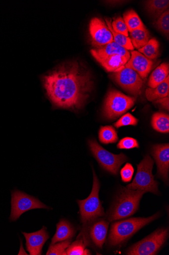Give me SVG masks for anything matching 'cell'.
<instances>
[{
	"instance_id": "6da1fadb",
	"label": "cell",
	"mask_w": 169,
	"mask_h": 255,
	"mask_svg": "<svg viewBox=\"0 0 169 255\" xmlns=\"http://www.w3.org/2000/svg\"><path fill=\"white\" fill-rule=\"evenodd\" d=\"M42 82L55 107L74 111L84 107L94 84L90 72L78 61L58 66L43 76Z\"/></svg>"
},
{
	"instance_id": "7a4b0ae2",
	"label": "cell",
	"mask_w": 169,
	"mask_h": 255,
	"mask_svg": "<svg viewBox=\"0 0 169 255\" xmlns=\"http://www.w3.org/2000/svg\"><path fill=\"white\" fill-rule=\"evenodd\" d=\"M144 191L123 188L108 214L109 222L123 219L133 215L138 210Z\"/></svg>"
},
{
	"instance_id": "3957f363",
	"label": "cell",
	"mask_w": 169,
	"mask_h": 255,
	"mask_svg": "<svg viewBox=\"0 0 169 255\" xmlns=\"http://www.w3.org/2000/svg\"><path fill=\"white\" fill-rule=\"evenodd\" d=\"M160 214L149 218H131L113 223L111 226L108 243L111 246L120 245L140 229L159 218Z\"/></svg>"
},
{
	"instance_id": "277c9868",
	"label": "cell",
	"mask_w": 169,
	"mask_h": 255,
	"mask_svg": "<svg viewBox=\"0 0 169 255\" xmlns=\"http://www.w3.org/2000/svg\"><path fill=\"white\" fill-rule=\"evenodd\" d=\"M93 183L90 195L85 200L77 201L80 208L81 223L84 225L89 224L105 215L99 198L100 183L93 169Z\"/></svg>"
},
{
	"instance_id": "5b68a950",
	"label": "cell",
	"mask_w": 169,
	"mask_h": 255,
	"mask_svg": "<svg viewBox=\"0 0 169 255\" xmlns=\"http://www.w3.org/2000/svg\"><path fill=\"white\" fill-rule=\"evenodd\" d=\"M154 161L149 155L145 156L137 165V172L133 182L126 188L145 192L159 194L158 182L152 174Z\"/></svg>"
},
{
	"instance_id": "8992f818",
	"label": "cell",
	"mask_w": 169,
	"mask_h": 255,
	"mask_svg": "<svg viewBox=\"0 0 169 255\" xmlns=\"http://www.w3.org/2000/svg\"><path fill=\"white\" fill-rule=\"evenodd\" d=\"M135 99L127 96L122 92L114 89L108 93L104 107L105 117L110 120L119 118L134 105Z\"/></svg>"
},
{
	"instance_id": "52a82bcc",
	"label": "cell",
	"mask_w": 169,
	"mask_h": 255,
	"mask_svg": "<svg viewBox=\"0 0 169 255\" xmlns=\"http://www.w3.org/2000/svg\"><path fill=\"white\" fill-rule=\"evenodd\" d=\"M88 144L92 154L101 166L112 174L117 175L120 166L128 159L123 153L116 155L109 152L102 147L95 139L89 140Z\"/></svg>"
},
{
	"instance_id": "ba28073f",
	"label": "cell",
	"mask_w": 169,
	"mask_h": 255,
	"mask_svg": "<svg viewBox=\"0 0 169 255\" xmlns=\"http://www.w3.org/2000/svg\"><path fill=\"white\" fill-rule=\"evenodd\" d=\"M168 236V228L158 229L151 235L132 246L128 250L127 255H156L166 242Z\"/></svg>"
},
{
	"instance_id": "9c48e42d",
	"label": "cell",
	"mask_w": 169,
	"mask_h": 255,
	"mask_svg": "<svg viewBox=\"0 0 169 255\" xmlns=\"http://www.w3.org/2000/svg\"><path fill=\"white\" fill-rule=\"evenodd\" d=\"M50 210L51 208L43 204L37 198L15 190L12 192L11 212L10 220L16 221L24 213L35 209Z\"/></svg>"
},
{
	"instance_id": "30bf717a",
	"label": "cell",
	"mask_w": 169,
	"mask_h": 255,
	"mask_svg": "<svg viewBox=\"0 0 169 255\" xmlns=\"http://www.w3.org/2000/svg\"><path fill=\"white\" fill-rule=\"evenodd\" d=\"M110 77L130 94L135 96L141 95L143 85V81L133 69L125 67L119 72L113 73Z\"/></svg>"
},
{
	"instance_id": "8fae6325",
	"label": "cell",
	"mask_w": 169,
	"mask_h": 255,
	"mask_svg": "<svg viewBox=\"0 0 169 255\" xmlns=\"http://www.w3.org/2000/svg\"><path fill=\"white\" fill-rule=\"evenodd\" d=\"M89 32L92 44L96 48L113 41V36L106 22L99 17L91 20Z\"/></svg>"
},
{
	"instance_id": "7c38bea8",
	"label": "cell",
	"mask_w": 169,
	"mask_h": 255,
	"mask_svg": "<svg viewBox=\"0 0 169 255\" xmlns=\"http://www.w3.org/2000/svg\"><path fill=\"white\" fill-rule=\"evenodd\" d=\"M131 54L130 58L125 67L133 69L142 79L147 78L152 70L153 61L138 51H132Z\"/></svg>"
},
{
	"instance_id": "4fadbf2b",
	"label": "cell",
	"mask_w": 169,
	"mask_h": 255,
	"mask_svg": "<svg viewBox=\"0 0 169 255\" xmlns=\"http://www.w3.org/2000/svg\"><path fill=\"white\" fill-rule=\"evenodd\" d=\"M152 154L156 161L158 174L165 181H167L169 170V144L154 145L152 148Z\"/></svg>"
},
{
	"instance_id": "5bb4252c",
	"label": "cell",
	"mask_w": 169,
	"mask_h": 255,
	"mask_svg": "<svg viewBox=\"0 0 169 255\" xmlns=\"http://www.w3.org/2000/svg\"><path fill=\"white\" fill-rule=\"evenodd\" d=\"M26 240V248L31 255H40L42 248L50 239V235L44 226L35 233L27 234L22 233Z\"/></svg>"
},
{
	"instance_id": "9a60e30c",
	"label": "cell",
	"mask_w": 169,
	"mask_h": 255,
	"mask_svg": "<svg viewBox=\"0 0 169 255\" xmlns=\"http://www.w3.org/2000/svg\"><path fill=\"white\" fill-rule=\"evenodd\" d=\"M95 221L93 223H90V238L96 247L102 249L106 240L109 222L104 219Z\"/></svg>"
},
{
	"instance_id": "2e32d148",
	"label": "cell",
	"mask_w": 169,
	"mask_h": 255,
	"mask_svg": "<svg viewBox=\"0 0 169 255\" xmlns=\"http://www.w3.org/2000/svg\"><path fill=\"white\" fill-rule=\"evenodd\" d=\"M91 53L95 59L105 58L114 55L130 58V52L114 41L96 49L91 50Z\"/></svg>"
},
{
	"instance_id": "e0dca14e",
	"label": "cell",
	"mask_w": 169,
	"mask_h": 255,
	"mask_svg": "<svg viewBox=\"0 0 169 255\" xmlns=\"http://www.w3.org/2000/svg\"><path fill=\"white\" fill-rule=\"evenodd\" d=\"M56 227V234L52 239L51 245L71 240L76 235V231L74 227L66 220H60Z\"/></svg>"
},
{
	"instance_id": "ac0fdd59",
	"label": "cell",
	"mask_w": 169,
	"mask_h": 255,
	"mask_svg": "<svg viewBox=\"0 0 169 255\" xmlns=\"http://www.w3.org/2000/svg\"><path fill=\"white\" fill-rule=\"evenodd\" d=\"M130 59L118 55H114L103 59H96L106 70L110 73H116L124 68Z\"/></svg>"
},
{
	"instance_id": "d6986e66",
	"label": "cell",
	"mask_w": 169,
	"mask_h": 255,
	"mask_svg": "<svg viewBox=\"0 0 169 255\" xmlns=\"http://www.w3.org/2000/svg\"><path fill=\"white\" fill-rule=\"evenodd\" d=\"M146 98L150 102L162 99L169 96V76L154 88H149L146 91Z\"/></svg>"
},
{
	"instance_id": "ffe728a7",
	"label": "cell",
	"mask_w": 169,
	"mask_h": 255,
	"mask_svg": "<svg viewBox=\"0 0 169 255\" xmlns=\"http://www.w3.org/2000/svg\"><path fill=\"white\" fill-rule=\"evenodd\" d=\"M169 66L167 63L157 67L150 76L148 82L150 88H154L163 83L169 76Z\"/></svg>"
},
{
	"instance_id": "44dd1931",
	"label": "cell",
	"mask_w": 169,
	"mask_h": 255,
	"mask_svg": "<svg viewBox=\"0 0 169 255\" xmlns=\"http://www.w3.org/2000/svg\"><path fill=\"white\" fill-rule=\"evenodd\" d=\"M123 18L129 32L137 29L143 30L146 28L137 13L132 9L125 12L123 14Z\"/></svg>"
},
{
	"instance_id": "7402d4cb",
	"label": "cell",
	"mask_w": 169,
	"mask_h": 255,
	"mask_svg": "<svg viewBox=\"0 0 169 255\" xmlns=\"http://www.w3.org/2000/svg\"><path fill=\"white\" fill-rule=\"evenodd\" d=\"M130 40L134 48L139 49L143 47L150 40L149 31L146 28L143 30H135L130 32Z\"/></svg>"
},
{
	"instance_id": "603a6c76",
	"label": "cell",
	"mask_w": 169,
	"mask_h": 255,
	"mask_svg": "<svg viewBox=\"0 0 169 255\" xmlns=\"http://www.w3.org/2000/svg\"><path fill=\"white\" fill-rule=\"evenodd\" d=\"M147 11L156 18H158L162 14L169 9L168 0H151L146 2Z\"/></svg>"
},
{
	"instance_id": "cb8c5ba5",
	"label": "cell",
	"mask_w": 169,
	"mask_h": 255,
	"mask_svg": "<svg viewBox=\"0 0 169 255\" xmlns=\"http://www.w3.org/2000/svg\"><path fill=\"white\" fill-rule=\"evenodd\" d=\"M152 125L157 131L162 133L169 132V117L162 112L155 113L152 119Z\"/></svg>"
},
{
	"instance_id": "d4e9b609",
	"label": "cell",
	"mask_w": 169,
	"mask_h": 255,
	"mask_svg": "<svg viewBox=\"0 0 169 255\" xmlns=\"http://www.w3.org/2000/svg\"><path fill=\"white\" fill-rule=\"evenodd\" d=\"M105 20L107 25L113 36V41L120 46H122V47L128 51H133L134 48L133 47L130 38L114 31L112 27V20L111 18H106Z\"/></svg>"
},
{
	"instance_id": "484cf974",
	"label": "cell",
	"mask_w": 169,
	"mask_h": 255,
	"mask_svg": "<svg viewBox=\"0 0 169 255\" xmlns=\"http://www.w3.org/2000/svg\"><path fill=\"white\" fill-rule=\"evenodd\" d=\"M160 44L155 38L151 39L138 52L148 59L152 60L157 59L160 55Z\"/></svg>"
},
{
	"instance_id": "4316f807",
	"label": "cell",
	"mask_w": 169,
	"mask_h": 255,
	"mask_svg": "<svg viewBox=\"0 0 169 255\" xmlns=\"http://www.w3.org/2000/svg\"><path fill=\"white\" fill-rule=\"evenodd\" d=\"M88 244L87 239L83 236L80 238L67 248L66 252L68 255H91L88 250H85Z\"/></svg>"
},
{
	"instance_id": "83f0119b",
	"label": "cell",
	"mask_w": 169,
	"mask_h": 255,
	"mask_svg": "<svg viewBox=\"0 0 169 255\" xmlns=\"http://www.w3.org/2000/svg\"><path fill=\"white\" fill-rule=\"evenodd\" d=\"M99 138L100 142L105 144L116 143L118 139L116 130L112 126L102 127L99 132Z\"/></svg>"
},
{
	"instance_id": "f1b7e54d",
	"label": "cell",
	"mask_w": 169,
	"mask_h": 255,
	"mask_svg": "<svg viewBox=\"0 0 169 255\" xmlns=\"http://www.w3.org/2000/svg\"><path fill=\"white\" fill-rule=\"evenodd\" d=\"M155 27L162 33H163L167 38L169 34V9L162 14L155 21Z\"/></svg>"
},
{
	"instance_id": "f546056e",
	"label": "cell",
	"mask_w": 169,
	"mask_h": 255,
	"mask_svg": "<svg viewBox=\"0 0 169 255\" xmlns=\"http://www.w3.org/2000/svg\"><path fill=\"white\" fill-rule=\"evenodd\" d=\"M71 240L57 243V244L51 245L49 249L46 253L47 255H66V250L70 246Z\"/></svg>"
},
{
	"instance_id": "4dcf8cb0",
	"label": "cell",
	"mask_w": 169,
	"mask_h": 255,
	"mask_svg": "<svg viewBox=\"0 0 169 255\" xmlns=\"http://www.w3.org/2000/svg\"><path fill=\"white\" fill-rule=\"evenodd\" d=\"M112 25L114 31L118 33L123 34L126 37L129 36V31L123 18L117 16L112 22Z\"/></svg>"
},
{
	"instance_id": "1f68e13d",
	"label": "cell",
	"mask_w": 169,
	"mask_h": 255,
	"mask_svg": "<svg viewBox=\"0 0 169 255\" xmlns=\"http://www.w3.org/2000/svg\"><path fill=\"white\" fill-rule=\"evenodd\" d=\"M138 121L130 113H127L123 116L116 123L114 124L116 128H119L127 126H136Z\"/></svg>"
},
{
	"instance_id": "d6a6232c",
	"label": "cell",
	"mask_w": 169,
	"mask_h": 255,
	"mask_svg": "<svg viewBox=\"0 0 169 255\" xmlns=\"http://www.w3.org/2000/svg\"><path fill=\"white\" fill-rule=\"evenodd\" d=\"M117 147L120 149H131L134 148H139V145L136 139L126 137L122 139L118 142Z\"/></svg>"
},
{
	"instance_id": "836d02e7",
	"label": "cell",
	"mask_w": 169,
	"mask_h": 255,
	"mask_svg": "<svg viewBox=\"0 0 169 255\" xmlns=\"http://www.w3.org/2000/svg\"><path fill=\"white\" fill-rule=\"evenodd\" d=\"M134 171L132 165L130 163L126 164L120 170V175H121L123 181L124 182H130L132 178Z\"/></svg>"
},
{
	"instance_id": "e575fe53",
	"label": "cell",
	"mask_w": 169,
	"mask_h": 255,
	"mask_svg": "<svg viewBox=\"0 0 169 255\" xmlns=\"http://www.w3.org/2000/svg\"><path fill=\"white\" fill-rule=\"evenodd\" d=\"M169 97L163 98L162 99L156 101L154 103L160 105L162 108L166 110H169Z\"/></svg>"
}]
</instances>
